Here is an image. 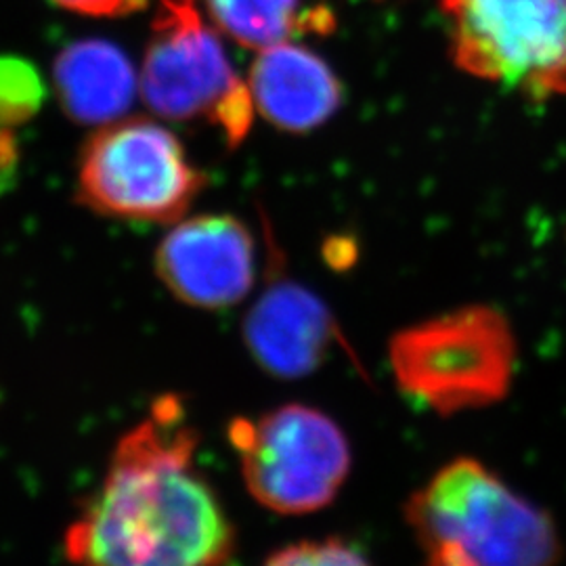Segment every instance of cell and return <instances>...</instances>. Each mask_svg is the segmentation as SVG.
<instances>
[{"mask_svg":"<svg viewBox=\"0 0 566 566\" xmlns=\"http://www.w3.org/2000/svg\"><path fill=\"white\" fill-rule=\"evenodd\" d=\"M212 21L229 39L252 49H266L301 34H325L334 18L324 7L303 0H203Z\"/></svg>","mask_w":566,"mask_h":566,"instance_id":"cell-12","label":"cell"},{"mask_svg":"<svg viewBox=\"0 0 566 566\" xmlns=\"http://www.w3.org/2000/svg\"><path fill=\"white\" fill-rule=\"evenodd\" d=\"M514 367V332L504 313L485 304L409 325L390 340V369L401 392L441 416L502 401Z\"/></svg>","mask_w":566,"mask_h":566,"instance_id":"cell-3","label":"cell"},{"mask_svg":"<svg viewBox=\"0 0 566 566\" xmlns=\"http://www.w3.org/2000/svg\"><path fill=\"white\" fill-rule=\"evenodd\" d=\"M338 327L319 296L275 275L243 319V343L266 374L296 380L324 364Z\"/></svg>","mask_w":566,"mask_h":566,"instance_id":"cell-9","label":"cell"},{"mask_svg":"<svg viewBox=\"0 0 566 566\" xmlns=\"http://www.w3.org/2000/svg\"><path fill=\"white\" fill-rule=\"evenodd\" d=\"M44 99L39 70L21 57H0V126L30 120Z\"/></svg>","mask_w":566,"mask_h":566,"instance_id":"cell-13","label":"cell"},{"mask_svg":"<svg viewBox=\"0 0 566 566\" xmlns=\"http://www.w3.org/2000/svg\"><path fill=\"white\" fill-rule=\"evenodd\" d=\"M145 103L170 120H203L229 147L248 137L254 118L250 84L203 21L196 0H158L142 70Z\"/></svg>","mask_w":566,"mask_h":566,"instance_id":"cell-4","label":"cell"},{"mask_svg":"<svg viewBox=\"0 0 566 566\" xmlns=\"http://www.w3.org/2000/svg\"><path fill=\"white\" fill-rule=\"evenodd\" d=\"M20 145L11 128L0 126V196L9 191L20 175Z\"/></svg>","mask_w":566,"mask_h":566,"instance_id":"cell-16","label":"cell"},{"mask_svg":"<svg viewBox=\"0 0 566 566\" xmlns=\"http://www.w3.org/2000/svg\"><path fill=\"white\" fill-rule=\"evenodd\" d=\"M67 11L91 15V18H122L142 11L149 0H53Z\"/></svg>","mask_w":566,"mask_h":566,"instance_id":"cell-15","label":"cell"},{"mask_svg":"<svg viewBox=\"0 0 566 566\" xmlns=\"http://www.w3.org/2000/svg\"><path fill=\"white\" fill-rule=\"evenodd\" d=\"M243 483L277 514H311L329 506L350 472L340 426L306 405H283L259 420L231 426Z\"/></svg>","mask_w":566,"mask_h":566,"instance_id":"cell-7","label":"cell"},{"mask_svg":"<svg viewBox=\"0 0 566 566\" xmlns=\"http://www.w3.org/2000/svg\"><path fill=\"white\" fill-rule=\"evenodd\" d=\"M254 107L290 133H306L329 120L343 103V86L319 55L280 42L261 49L250 70Z\"/></svg>","mask_w":566,"mask_h":566,"instance_id":"cell-10","label":"cell"},{"mask_svg":"<svg viewBox=\"0 0 566 566\" xmlns=\"http://www.w3.org/2000/svg\"><path fill=\"white\" fill-rule=\"evenodd\" d=\"M156 273L181 303L206 311L229 308L254 285V238L235 217H193L158 245Z\"/></svg>","mask_w":566,"mask_h":566,"instance_id":"cell-8","label":"cell"},{"mask_svg":"<svg viewBox=\"0 0 566 566\" xmlns=\"http://www.w3.org/2000/svg\"><path fill=\"white\" fill-rule=\"evenodd\" d=\"M53 81L65 114L81 124L120 118L137 91L130 60L116 44L95 39L65 46L55 60Z\"/></svg>","mask_w":566,"mask_h":566,"instance_id":"cell-11","label":"cell"},{"mask_svg":"<svg viewBox=\"0 0 566 566\" xmlns=\"http://www.w3.org/2000/svg\"><path fill=\"white\" fill-rule=\"evenodd\" d=\"M206 182L179 137L143 118L114 122L95 133L78 163V202L128 221L175 223Z\"/></svg>","mask_w":566,"mask_h":566,"instance_id":"cell-6","label":"cell"},{"mask_svg":"<svg viewBox=\"0 0 566 566\" xmlns=\"http://www.w3.org/2000/svg\"><path fill=\"white\" fill-rule=\"evenodd\" d=\"M465 74L533 102L566 95V0H441Z\"/></svg>","mask_w":566,"mask_h":566,"instance_id":"cell-5","label":"cell"},{"mask_svg":"<svg viewBox=\"0 0 566 566\" xmlns=\"http://www.w3.org/2000/svg\"><path fill=\"white\" fill-rule=\"evenodd\" d=\"M196 434L175 399L116 447L103 485L67 528L76 566H224L235 535L193 462Z\"/></svg>","mask_w":566,"mask_h":566,"instance_id":"cell-1","label":"cell"},{"mask_svg":"<svg viewBox=\"0 0 566 566\" xmlns=\"http://www.w3.org/2000/svg\"><path fill=\"white\" fill-rule=\"evenodd\" d=\"M263 566H369L364 556L338 539L304 542L275 552Z\"/></svg>","mask_w":566,"mask_h":566,"instance_id":"cell-14","label":"cell"},{"mask_svg":"<svg viewBox=\"0 0 566 566\" xmlns=\"http://www.w3.org/2000/svg\"><path fill=\"white\" fill-rule=\"evenodd\" d=\"M405 516L424 566H556L560 558L546 512L476 460L443 465L409 497Z\"/></svg>","mask_w":566,"mask_h":566,"instance_id":"cell-2","label":"cell"}]
</instances>
